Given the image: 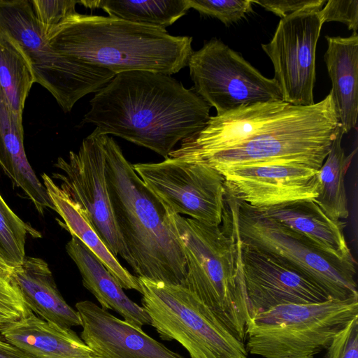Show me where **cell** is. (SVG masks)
Returning <instances> with one entry per match:
<instances>
[{"label":"cell","instance_id":"6da1fadb","mask_svg":"<svg viewBox=\"0 0 358 358\" xmlns=\"http://www.w3.org/2000/svg\"><path fill=\"white\" fill-rule=\"evenodd\" d=\"M80 124L145 147L165 159L180 141L202 129L211 106L171 76L145 71L116 74L90 100Z\"/></svg>","mask_w":358,"mask_h":358},{"label":"cell","instance_id":"7a4b0ae2","mask_svg":"<svg viewBox=\"0 0 358 358\" xmlns=\"http://www.w3.org/2000/svg\"><path fill=\"white\" fill-rule=\"evenodd\" d=\"M105 174L115 224L138 277L185 286L186 261L167 208L113 138L104 137Z\"/></svg>","mask_w":358,"mask_h":358},{"label":"cell","instance_id":"3957f363","mask_svg":"<svg viewBox=\"0 0 358 358\" xmlns=\"http://www.w3.org/2000/svg\"><path fill=\"white\" fill-rule=\"evenodd\" d=\"M50 45L115 74L145 71L171 76L188 65L192 38L127 20L76 13L46 34Z\"/></svg>","mask_w":358,"mask_h":358},{"label":"cell","instance_id":"277c9868","mask_svg":"<svg viewBox=\"0 0 358 358\" xmlns=\"http://www.w3.org/2000/svg\"><path fill=\"white\" fill-rule=\"evenodd\" d=\"M168 212L185 257L184 287L245 343L250 315L236 240L220 226Z\"/></svg>","mask_w":358,"mask_h":358},{"label":"cell","instance_id":"5b68a950","mask_svg":"<svg viewBox=\"0 0 358 358\" xmlns=\"http://www.w3.org/2000/svg\"><path fill=\"white\" fill-rule=\"evenodd\" d=\"M340 129L331 93L310 106L290 103L247 139L191 163L215 169L262 164H292L317 170Z\"/></svg>","mask_w":358,"mask_h":358},{"label":"cell","instance_id":"8992f818","mask_svg":"<svg viewBox=\"0 0 358 358\" xmlns=\"http://www.w3.org/2000/svg\"><path fill=\"white\" fill-rule=\"evenodd\" d=\"M224 227L322 289L330 299L358 297L356 266L326 253L303 235L235 199L227 191Z\"/></svg>","mask_w":358,"mask_h":358},{"label":"cell","instance_id":"52a82bcc","mask_svg":"<svg viewBox=\"0 0 358 358\" xmlns=\"http://www.w3.org/2000/svg\"><path fill=\"white\" fill-rule=\"evenodd\" d=\"M0 35L20 50L36 83L47 90L66 113L84 96L99 91L116 75L52 48L30 1L0 0Z\"/></svg>","mask_w":358,"mask_h":358},{"label":"cell","instance_id":"ba28073f","mask_svg":"<svg viewBox=\"0 0 358 358\" xmlns=\"http://www.w3.org/2000/svg\"><path fill=\"white\" fill-rule=\"evenodd\" d=\"M358 316V297L282 304L252 317L246 350L264 358H314Z\"/></svg>","mask_w":358,"mask_h":358},{"label":"cell","instance_id":"9c48e42d","mask_svg":"<svg viewBox=\"0 0 358 358\" xmlns=\"http://www.w3.org/2000/svg\"><path fill=\"white\" fill-rule=\"evenodd\" d=\"M142 308L163 341H176L190 358H248L213 311L184 286L138 277Z\"/></svg>","mask_w":358,"mask_h":358},{"label":"cell","instance_id":"30bf717a","mask_svg":"<svg viewBox=\"0 0 358 358\" xmlns=\"http://www.w3.org/2000/svg\"><path fill=\"white\" fill-rule=\"evenodd\" d=\"M194 90L222 115L244 106L282 101L274 78H267L241 54L217 38L192 54Z\"/></svg>","mask_w":358,"mask_h":358},{"label":"cell","instance_id":"8fae6325","mask_svg":"<svg viewBox=\"0 0 358 358\" xmlns=\"http://www.w3.org/2000/svg\"><path fill=\"white\" fill-rule=\"evenodd\" d=\"M134 170L171 212L220 226L226 208L224 178L215 168L167 157L158 163H138Z\"/></svg>","mask_w":358,"mask_h":358},{"label":"cell","instance_id":"7c38bea8","mask_svg":"<svg viewBox=\"0 0 358 358\" xmlns=\"http://www.w3.org/2000/svg\"><path fill=\"white\" fill-rule=\"evenodd\" d=\"M94 131L83 139L78 152L68 158L59 157L54 166L62 173L52 178L81 209L110 252L131 266V257L117 230L113 213L105 174L104 137Z\"/></svg>","mask_w":358,"mask_h":358},{"label":"cell","instance_id":"4fadbf2b","mask_svg":"<svg viewBox=\"0 0 358 358\" xmlns=\"http://www.w3.org/2000/svg\"><path fill=\"white\" fill-rule=\"evenodd\" d=\"M320 10L305 9L280 19L271 41L262 44L283 101L292 105L315 103V51L324 24Z\"/></svg>","mask_w":358,"mask_h":358},{"label":"cell","instance_id":"5bb4252c","mask_svg":"<svg viewBox=\"0 0 358 358\" xmlns=\"http://www.w3.org/2000/svg\"><path fill=\"white\" fill-rule=\"evenodd\" d=\"M224 178L227 192L252 207L263 208L317 195L318 170L292 164H262L216 169Z\"/></svg>","mask_w":358,"mask_h":358},{"label":"cell","instance_id":"9a60e30c","mask_svg":"<svg viewBox=\"0 0 358 358\" xmlns=\"http://www.w3.org/2000/svg\"><path fill=\"white\" fill-rule=\"evenodd\" d=\"M236 238L250 318L282 304L320 303L330 298L318 287L259 250Z\"/></svg>","mask_w":358,"mask_h":358},{"label":"cell","instance_id":"2e32d148","mask_svg":"<svg viewBox=\"0 0 358 358\" xmlns=\"http://www.w3.org/2000/svg\"><path fill=\"white\" fill-rule=\"evenodd\" d=\"M81 339L102 358H185L89 300L76 303Z\"/></svg>","mask_w":358,"mask_h":358},{"label":"cell","instance_id":"e0dca14e","mask_svg":"<svg viewBox=\"0 0 358 358\" xmlns=\"http://www.w3.org/2000/svg\"><path fill=\"white\" fill-rule=\"evenodd\" d=\"M254 208L303 235L333 257L356 266L344 235L345 222L330 217L313 199Z\"/></svg>","mask_w":358,"mask_h":358},{"label":"cell","instance_id":"ac0fdd59","mask_svg":"<svg viewBox=\"0 0 358 358\" xmlns=\"http://www.w3.org/2000/svg\"><path fill=\"white\" fill-rule=\"evenodd\" d=\"M0 338L35 358H102L71 328L31 312L0 329Z\"/></svg>","mask_w":358,"mask_h":358},{"label":"cell","instance_id":"d6986e66","mask_svg":"<svg viewBox=\"0 0 358 358\" xmlns=\"http://www.w3.org/2000/svg\"><path fill=\"white\" fill-rule=\"evenodd\" d=\"M66 250L79 270L83 286L94 296L101 308L117 312L136 327L151 325L145 310L126 295L116 279L80 240L71 236Z\"/></svg>","mask_w":358,"mask_h":358},{"label":"cell","instance_id":"ffe728a7","mask_svg":"<svg viewBox=\"0 0 358 358\" xmlns=\"http://www.w3.org/2000/svg\"><path fill=\"white\" fill-rule=\"evenodd\" d=\"M11 277L28 308L41 319L68 328L80 326L78 313L60 294L45 260L25 256L23 262L13 268Z\"/></svg>","mask_w":358,"mask_h":358},{"label":"cell","instance_id":"44dd1931","mask_svg":"<svg viewBox=\"0 0 358 358\" xmlns=\"http://www.w3.org/2000/svg\"><path fill=\"white\" fill-rule=\"evenodd\" d=\"M0 166L13 186L20 188L43 215L55 207L43 184L39 180L27 157L24 146L22 120L10 109L0 89Z\"/></svg>","mask_w":358,"mask_h":358},{"label":"cell","instance_id":"7402d4cb","mask_svg":"<svg viewBox=\"0 0 358 358\" xmlns=\"http://www.w3.org/2000/svg\"><path fill=\"white\" fill-rule=\"evenodd\" d=\"M324 55L331 80L334 108L343 134L355 129L358 114V34L326 36Z\"/></svg>","mask_w":358,"mask_h":358},{"label":"cell","instance_id":"603a6c76","mask_svg":"<svg viewBox=\"0 0 358 358\" xmlns=\"http://www.w3.org/2000/svg\"><path fill=\"white\" fill-rule=\"evenodd\" d=\"M43 184L63 222L59 224L71 236L80 240L99 259L106 268L116 279L122 289H134L141 292L138 277L133 275L113 255L96 233L81 209L69 195L57 185L48 174L41 175Z\"/></svg>","mask_w":358,"mask_h":358},{"label":"cell","instance_id":"cb8c5ba5","mask_svg":"<svg viewBox=\"0 0 358 358\" xmlns=\"http://www.w3.org/2000/svg\"><path fill=\"white\" fill-rule=\"evenodd\" d=\"M343 132L340 127L331 149L317 171V195L313 200L330 217L346 219L349 216L345 188V176L355 150L346 155L341 146Z\"/></svg>","mask_w":358,"mask_h":358},{"label":"cell","instance_id":"d4e9b609","mask_svg":"<svg viewBox=\"0 0 358 358\" xmlns=\"http://www.w3.org/2000/svg\"><path fill=\"white\" fill-rule=\"evenodd\" d=\"M79 3L90 8H101L111 17L164 29L190 8L188 0H94L79 1Z\"/></svg>","mask_w":358,"mask_h":358},{"label":"cell","instance_id":"484cf974","mask_svg":"<svg viewBox=\"0 0 358 358\" xmlns=\"http://www.w3.org/2000/svg\"><path fill=\"white\" fill-rule=\"evenodd\" d=\"M35 78L20 50L0 35V89L13 113L22 120L24 103Z\"/></svg>","mask_w":358,"mask_h":358},{"label":"cell","instance_id":"4316f807","mask_svg":"<svg viewBox=\"0 0 358 358\" xmlns=\"http://www.w3.org/2000/svg\"><path fill=\"white\" fill-rule=\"evenodd\" d=\"M28 234L34 238L41 236L10 208L0 194V248L14 266L20 264L26 256L24 246Z\"/></svg>","mask_w":358,"mask_h":358},{"label":"cell","instance_id":"83f0119b","mask_svg":"<svg viewBox=\"0 0 358 358\" xmlns=\"http://www.w3.org/2000/svg\"><path fill=\"white\" fill-rule=\"evenodd\" d=\"M190 8L220 20L226 26L236 22L252 11L251 0H188Z\"/></svg>","mask_w":358,"mask_h":358},{"label":"cell","instance_id":"f1b7e54d","mask_svg":"<svg viewBox=\"0 0 358 358\" xmlns=\"http://www.w3.org/2000/svg\"><path fill=\"white\" fill-rule=\"evenodd\" d=\"M31 312L11 275L0 273V329Z\"/></svg>","mask_w":358,"mask_h":358},{"label":"cell","instance_id":"f546056e","mask_svg":"<svg viewBox=\"0 0 358 358\" xmlns=\"http://www.w3.org/2000/svg\"><path fill=\"white\" fill-rule=\"evenodd\" d=\"M30 3L37 20L47 34L67 17L77 13L76 5L79 1L31 0Z\"/></svg>","mask_w":358,"mask_h":358},{"label":"cell","instance_id":"4dcf8cb0","mask_svg":"<svg viewBox=\"0 0 358 358\" xmlns=\"http://www.w3.org/2000/svg\"><path fill=\"white\" fill-rule=\"evenodd\" d=\"M326 350L324 358H358V316L334 337Z\"/></svg>","mask_w":358,"mask_h":358},{"label":"cell","instance_id":"1f68e13d","mask_svg":"<svg viewBox=\"0 0 358 358\" xmlns=\"http://www.w3.org/2000/svg\"><path fill=\"white\" fill-rule=\"evenodd\" d=\"M324 22H339L345 24L349 30L357 33L358 29V1L329 0L320 10Z\"/></svg>","mask_w":358,"mask_h":358},{"label":"cell","instance_id":"d6a6232c","mask_svg":"<svg viewBox=\"0 0 358 358\" xmlns=\"http://www.w3.org/2000/svg\"><path fill=\"white\" fill-rule=\"evenodd\" d=\"M281 19L305 9L321 10L325 0H251Z\"/></svg>","mask_w":358,"mask_h":358},{"label":"cell","instance_id":"836d02e7","mask_svg":"<svg viewBox=\"0 0 358 358\" xmlns=\"http://www.w3.org/2000/svg\"><path fill=\"white\" fill-rule=\"evenodd\" d=\"M0 358H35L0 338Z\"/></svg>","mask_w":358,"mask_h":358},{"label":"cell","instance_id":"e575fe53","mask_svg":"<svg viewBox=\"0 0 358 358\" xmlns=\"http://www.w3.org/2000/svg\"><path fill=\"white\" fill-rule=\"evenodd\" d=\"M14 267L0 248V273L11 275Z\"/></svg>","mask_w":358,"mask_h":358}]
</instances>
